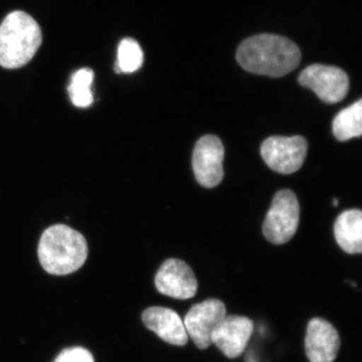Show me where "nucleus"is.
I'll list each match as a JSON object with an SVG mask.
<instances>
[{
    "mask_svg": "<svg viewBox=\"0 0 362 362\" xmlns=\"http://www.w3.org/2000/svg\"><path fill=\"white\" fill-rule=\"evenodd\" d=\"M54 362H94V357L83 347H71L63 350Z\"/></svg>",
    "mask_w": 362,
    "mask_h": 362,
    "instance_id": "obj_17",
    "label": "nucleus"
},
{
    "mask_svg": "<svg viewBox=\"0 0 362 362\" xmlns=\"http://www.w3.org/2000/svg\"><path fill=\"white\" fill-rule=\"evenodd\" d=\"M338 204H339V202H338V199H333V206H337Z\"/></svg>",
    "mask_w": 362,
    "mask_h": 362,
    "instance_id": "obj_18",
    "label": "nucleus"
},
{
    "mask_svg": "<svg viewBox=\"0 0 362 362\" xmlns=\"http://www.w3.org/2000/svg\"><path fill=\"white\" fill-rule=\"evenodd\" d=\"M144 61V54L135 40L125 39L119 45L118 61L116 71L118 73H134L139 70Z\"/></svg>",
    "mask_w": 362,
    "mask_h": 362,
    "instance_id": "obj_16",
    "label": "nucleus"
},
{
    "mask_svg": "<svg viewBox=\"0 0 362 362\" xmlns=\"http://www.w3.org/2000/svg\"><path fill=\"white\" fill-rule=\"evenodd\" d=\"M340 349V337L334 326L322 318L311 319L305 337V351L310 362H333Z\"/></svg>",
    "mask_w": 362,
    "mask_h": 362,
    "instance_id": "obj_10",
    "label": "nucleus"
},
{
    "mask_svg": "<svg viewBox=\"0 0 362 362\" xmlns=\"http://www.w3.org/2000/svg\"><path fill=\"white\" fill-rule=\"evenodd\" d=\"M307 150L308 144L302 136H272L262 143L261 156L272 170L291 175L303 165Z\"/></svg>",
    "mask_w": 362,
    "mask_h": 362,
    "instance_id": "obj_5",
    "label": "nucleus"
},
{
    "mask_svg": "<svg viewBox=\"0 0 362 362\" xmlns=\"http://www.w3.org/2000/svg\"><path fill=\"white\" fill-rule=\"evenodd\" d=\"M299 220L300 206L296 195L290 189L280 190L274 197L264 221V235L272 244H285L296 233Z\"/></svg>",
    "mask_w": 362,
    "mask_h": 362,
    "instance_id": "obj_4",
    "label": "nucleus"
},
{
    "mask_svg": "<svg viewBox=\"0 0 362 362\" xmlns=\"http://www.w3.org/2000/svg\"><path fill=\"white\" fill-rule=\"evenodd\" d=\"M226 316V305L221 300L207 299L195 304L185 315V330L188 337L199 349H206L213 344L211 335Z\"/></svg>",
    "mask_w": 362,
    "mask_h": 362,
    "instance_id": "obj_7",
    "label": "nucleus"
},
{
    "mask_svg": "<svg viewBox=\"0 0 362 362\" xmlns=\"http://www.w3.org/2000/svg\"><path fill=\"white\" fill-rule=\"evenodd\" d=\"M144 325L161 338L175 346H185L188 335L185 324L175 311L165 307H150L142 314Z\"/></svg>",
    "mask_w": 362,
    "mask_h": 362,
    "instance_id": "obj_12",
    "label": "nucleus"
},
{
    "mask_svg": "<svg viewBox=\"0 0 362 362\" xmlns=\"http://www.w3.org/2000/svg\"><path fill=\"white\" fill-rule=\"evenodd\" d=\"M42 30L37 21L23 11H13L0 25V66L21 68L35 57L42 45Z\"/></svg>",
    "mask_w": 362,
    "mask_h": 362,
    "instance_id": "obj_3",
    "label": "nucleus"
},
{
    "mask_svg": "<svg viewBox=\"0 0 362 362\" xmlns=\"http://www.w3.org/2000/svg\"><path fill=\"white\" fill-rule=\"evenodd\" d=\"M254 322L245 316L226 315L211 335L213 344L228 358H237L246 349Z\"/></svg>",
    "mask_w": 362,
    "mask_h": 362,
    "instance_id": "obj_11",
    "label": "nucleus"
},
{
    "mask_svg": "<svg viewBox=\"0 0 362 362\" xmlns=\"http://www.w3.org/2000/svg\"><path fill=\"white\" fill-rule=\"evenodd\" d=\"M237 61L250 73L280 78L299 66L301 52L287 37L263 33L249 37L240 45Z\"/></svg>",
    "mask_w": 362,
    "mask_h": 362,
    "instance_id": "obj_1",
    "label": "nucleus"
},
{
    "mask_svg": "<svg viewBox=\"0 0 362 362\" xmlns=\"http://www.w3.org/2000/svg\"><path fill=\"white\" fill-rule=\"evenodd\" d=\"M93 78H94V73L88 68L78 70L71 78L68 92L71 102L78 108H87L94 101L92 92H90Z\"/></svg>",
    "mask_w": 362,
    "mask_h": 362,
    "instance_id": "obj_15",
    "label": "nucleus"
},
{
    "mask_svg": "<svg viewBox=\"0 0 362 362\" xmlns=\"http://www.w3.org/2000/svg\"><path fill=\"white\" fill-rule=\"evenodd\" d=\"M247 362H255V361H252V358H250V361H249V359H247Z\"/></svg>",
    "mask_w": 362,
    "mask_h": 362,
    "instance_id": "obj_19",
    "label": "nucleus"
},
{
    "mask_svg": "<svg viewBox=\"0 0 362 362\" xmlns=\"http://www.w3.org/2000/svg\"><path fill=\"white\" fill-rule=\"evenodd\" d=\"M156 287L162 295L187 300L195 296L199 284L194 271L185 262L168 259L157 271Z\"/></svg>",
    "mask_w": 362,
    "mask_h": 362,
    "instance_id": "obj_9",
    "label": "nucleus"
},
{
    "mask_svg": "<svg viewBox=\"0 0 362 362\" xmlns=\"http://www.w3.org/2000/svg\"><path fill=\"white\" fill-rule=\"evenodd\" d=\"M40 265L52 275L64 276L78 271L88 257V245L82 233L65 225L52 226L40 240Z\"/></svg>",
    "mask_w": 362,
    "mask_h": 362,
    "instance_id": "obj_2",
    "label": "nucleus"
},
{
    "mask_svg": "<svg viewBox=\"0 0 362 362\" xmlns=\"http://www.w3.org/2000/svg\"><path fill=\"white\" fill-rule=\"evenodd\" d=\"M223 157L225 148L216 136H202L197 142L192 154V168L202 187L213 188L220 185L223 178Z\"/></svg>",
    "mask_w": 362,
    "mask_h": 362,
    "instance_id": "obj_8",
    "label": "nucleus"
},
{
    "mask_svg": "<svg viewBox=\"0 0 362 362\" xmlns=\"http://www.w3.org/2000/svg\"><path fill=\"white\" fill-rule=\"evenodd\" d=\"M299 84L309 88L327 104H335L346 97L349 90V78L344 71L337 66L315 64L301 71Z\"/></svg>",
    "mask_w": 362,
    "mask_h": 362,
    "instance_id": "obj_6",
    "label": "nucleus"
},
{
    "mask_svg": "<svg viewBox=\"0 0 362 362\" xmlns=\"http://www.w3.org/2000/svg\"><path fill=\"white\" fill-rule=\"evenodd\" d=\"M332 131L339 141H347L362 134V100L343 109L335 116Z\"/></svg>",
    "mask_w": 362,
    "mask_h": 362,
    "instance_id": "obj_14",
    "label": "nucleus"
},
{
    "mask_svg": "<svg viewBox=\"0 0 362 362\" xmlns=\"http://www.w3.org/2000/svg\"><path fill=\"white\" fill-rule=\"evenodd\" d=\"M337 244L347 254L362 252V213L361 209H349L338 216L334 225Z\"/></svg>",
    "mask_w": 362,
    "mask_h": 362,
    "instance_id": "obj_13",
    "label": "nucleus"
}]
</instances>
